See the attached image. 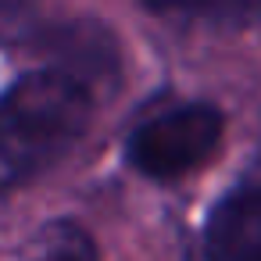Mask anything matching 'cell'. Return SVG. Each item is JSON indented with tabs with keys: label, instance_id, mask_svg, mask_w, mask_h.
I'll use <instances>...</instances> for the list:
<instances>
[{
	"label": "cell",
	"instance_id": "obj_6",
	"mask_svg": "<svg viewBox=\"0 0 261 261\" xmlns=\"http://www.w3.org/2000/svg\"><path fill=\"white\" fill-rule=\"evenodd\" d=\"M47 261H93V247L86 240L83 229H72V225H58L50 232V254Z\"/></svg>",
	"mask_w": 261,
	"mask_h": 261
},
{
	"label": "cell",
	"instance_id": "obj_1",
	"mask_svg": "<svg viewBox=\"0 0 261 261\" xmlns=\"http://www.w3.org/2000/svg\"><path fill=\"white\" fill-rule=\"evenodd\" d=\"M93 79L58 65L0 93V193L36 182L90 129Z\"/></svg>",
	"mask_w": 261,
	"mask_h": 261
},
{
	"label": "cell",
	"instance_id": "obj_2",
	"mask_svg": "<svg viewBox=\"0 0 261 261\" xmlns=\"http://www.w3.org/2000/svg\"><path fill=\"white\" fill-rule=\"evenodd\" d=\"M225 118L211 104H179L150 115L129 136V165L158 182L197 172L222 143Z\"/></svg>",
	"mask_w": 261,
	"mask_h": 261
},
{
	"label": "cell",
	"instance_id": "obj_5",
	"mask_svg": "<svg viewBox=\"0 0 261 261\" xmlns=\"http://www.w3.org/2000/svg\"><path fill=\"white\" fill-rule=\"evenodd\" d=\"M47 22L33 0H0V43H40Z\"/></svg>",
	"mask_w": 261,
	"mask_h": 261
},
{
	"label": "cell",
	"instance_id": "obj_4",
	"mask_svg": "<svg viewBox=\"0 0 261 261\" xmlns=\"http://www.w3.org/2000/svg\"><path fill=\"white\" fill-rule=\"evenodd\" d=\"M150 8L182 18H207V22H257L261 0H147Z\"/></svg>",
	"mask_w": 261,
	"mask_h": 261
},
{
	"label": "cell",
	"instance_id": "obj_3",
	"mask_svg": "<svg viewBox=\"0 0 261 261\" xmlns=\"http://www.w3.org/2000/svg\"><path fill=\"white\" fill-rule=\"evenodd\" d=\"M207 261H261V182L232 190L207 218Z\"/></svg>",
	"mask_w": 261,
	"mask_h": 261
}]
</instances>
